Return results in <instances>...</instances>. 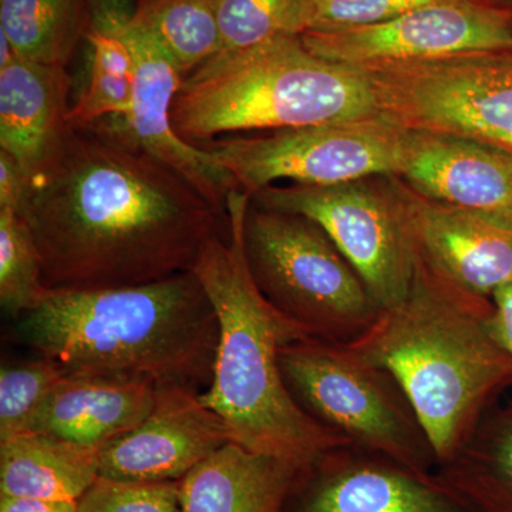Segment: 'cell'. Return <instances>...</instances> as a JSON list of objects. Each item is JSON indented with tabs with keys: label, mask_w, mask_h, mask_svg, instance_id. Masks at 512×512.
Masks as SVG:
<instances>
[{
	"label": "cell",
	"mask_w": 512,
	"mask_h": 512,
	"mask_svg": "<svg viewBox=\"0 0 512 512\" xmlns=\"http://www.w3.org/2000/svg\"><path fill=\"white\" fill-rule=\"evenodd\" d=\"M510 2L512 3V0H510Z\"/></svg>",
	"instance_id": "obj_33"
},
{
	"label": "cell",
	"mask_w": 512,
	"mask_h": 512,
	"mask_svg": "<svg viewBox=\"0 0 512 512\" xmlns=\"http://www.w3.org/2000/svg\"><path fill=\"white\" fill-rule=\"evenodd\" d=\"M362 69L372 80L384 119L512 154V50Z\"/></svg>",
	"instance_id": "obj_9"
},
{
	"label": "cell",
	"mask_w": 512,
	"mask_h": 512,
	"mask_svg": "<svg viewBox=\"0 0 512 512\" xmlns=\"http://www.w3.org/2000/svg\"><path fill=\"white\" fill-rule=\"evenodd\" d=\"M89 26V0H0V32L16 55L66 67Z\"/></svg>",
	"instance_id": "obj_23"
},
{
	"label": "cell",
	"mask_w": 512,
	"mask_h": 512,
	"mask_svg": "<svg viewBox=\"0 0 512 512\" xmlns=\"http://www.w3.org/2000/svg\"><path fill=\"white\" fill-rule=\"evenodd\" d=\"M30 180L5 151H0V208L20 212L28 198Z\"/></svg>",
	"instance_id": "obj_30"
},
{
	"label": "cell",
	"mask_w": 512,
	"mask_h": 512,
	"mask_svg": "<svg viewBox=\"0 0 512 512\" xmlns=\"http://www.w3.org/2000/svg\"><path fill=\"white\" fill-rule=\"evenodd\" d=\"M66 67L16 55L0 64V151L9 154L30 183L55 161L69 133Z\"/></svg>",
	"instance_id": "obj_17"
},
{
	"label": "cell",
	"mask_w": 512,
	"mask_h": 512,
	"mask_svg": "<svg viewBox=\"0 0 512 512\" xmlns=\"http://www.w3.org/2000/svg\"><path fill=\"white\" fill-rule=\"evenodd\" d=\"M493 315L491 299L460 291L420 261L406 298L345 343L396 377L439 467L456 456L491 403L512 386V357L495 338Z\"/></svg>",
	"instance_id": "obj_4"
},
{
	"label": "cell",
	"mask_w": 512,
	"mask_h": 512,
	"mask_svg": "<svg viewBox=\"0 0 512 512\" xmlns=\"http://www.w3.org/2000/svg\"><path fill=\"white\" fill-rule=\"evenodd\" d=\"M375 117L366 70L313 55L301 36L212 57L185 77L171 110L175 131L191 144Z\"/></svg>",
	"instance_id": "obj_5"
},
{
	"label": "cell",
	"mask_w": 512,
	"mask_h": 512,
	"mask_svg": "<svg viewBox=\"0 0 512 512\" xmlns=\"http://www.w3.org/2000/svg\"><path fill=\"white\" fill-rule=\"evenodd\" d=\"M231 441L224 421L201 393L157 389L153 412L100 450V477L138 483L181 481Z\"/></svg>",
	"instance_id": "obj_14"
},
{
	"label": "cell",
	"mask_w": 512,
	"mask_h": 512,
	"mask_svg": "<svg viewBox=\"0 0 512 512\" xmlns=\"http://www.w3.org/2000/svg\"><path fill=\"white\" fill-rule=\"evenodd\" d=\"M77 512H183L180 481L138 483L99 477L80 498Z\"/></svg>",
	"instance_id": "obj_28"
},
{
	"label": "cell",
	"mask_w": 512,
	"mask_h": 512,
	"mask_svg": "<svg viewBox=\"0 0 512 512\" xmlns=\"http://www.w3.org/2000/svg\"><path fill=\"white\" fill-rule=\"evenodd\" d=\"M49 291L29 225L9 208H0V305L12 318L35 308Z\"/></svg>",
	"instance_id": "obj_25"
},
{
	"label": "cell",
	"mask_w": 512,
	"mask_h": 512,
	"mask_svg": "<svg viewBox=\"0 0 512 512\" xmlns=\"http://www.w3.org/2000/svg\"><path fill=\"white\" fill-rule=\"evenodd\" d=\"M100 450L42 433L0 441V495L79 501L100 477Z\"/></svg>",
	"instance_id": "obj_21"
},
{
	"label": "cell",
	"mask_w": 512,
	"mask_h": 512,
	"mask_svg": "<svg viewBox=\"0 0 512 512\" xmlns=\"http://www.w3.org/2000/svg\"><path fill=\"white\" fill-rule=\"evenodd\" d=\"M49 289H114L192 271L228 224L183 175L93 124L72 127L19 212Z\"/></svg>",
	"instance_id": "obj_1"
},
{
	"label": "cell",
	"mask_w": 512,
	"mask_h": 512,
	"mask_svg": "<svg viewBox=\"0 0 512 512\" xmlns=\"http://www.w3.org/2000/svg\"><path fill=\"white\" fill-rule=\"evenodd\" d=\"M249 202L251 195L239 188L229 194L228 237L208 239L192 268L220 326L214 375L201 400L221 417L234 443L303 467L352 443L303 412L286 387L279 353L311 335L256 288L242 247Z\"/></svg>",
	"instance_id": "obj_3"
},
{
	"label": "cell",
	"mask_w": 512,
	"mask_h": 512,
	"mask_svg": "<svg viewBox=\"0 0 512 512\" xmlns=\"http://www.w3.org/2000/svg\"><path fill=\"white\" fill-rule=\"evenodd\" d=\"M439 2L446 0H309L303 33L377 25Z\"/></svg>",
	"instance_id": "obj_29"
},
{
	"label": "cell",
	"mask_w": 512,
	"mask_h": 512,
	"mask_svg": "<svg viewBox=\"0 0 512 512\" xmlns=\"http://www.w3.org/2000/svg\"><path fill=\"white\" fill-rule=\"evenodd\" d=\"M279 365L293 400L323 427L413 470L437 471L426 430L389 370L313 336L284 346Z\"/></svg>",
	"instance_id": "obj_7"
},
{
	"label": "cell",
	"mask_w": 512,
	"mask_h": 512,
	"mask_svg": "<svg viewBox=\"0 0 512 512\" xmlns=\"http://www.w3.org/2000/svg\"><path fill=\"white\" fill-rule=\"evenodd\" d=\"M437 474L480 512H512V404L485 414Z\"/></svg>",
	"instance_id": "obj_22"
},
{
	"label": "cell",
	"mask_w": 512,
	"mask_h": 512,
	"mask_svg": "<svg viewBox=\"0 0 512 512\" xmlns=\"http://www.w3.org/2000/svg\"><path fill=\"white\" fill-rule=\"evenodd\" d=\"M67 375L62 365L40 356L0 370V441L28 433L36 414Z\"/></svg>",
	"instance_id": "obj_27"
},
{
	"label": "cell",
	"mask_w": 512,
	"mask_h": 512,
	"mask_svg": "<svg viewBox=\"0 0 512 512\" xmlns=\"http://www.w3.org/2000/svg\"><path fill=\"white\" fill-rule=\"evenodd\" d=\"M400 177L427 200L512 227V154L508 151L467 137L410 130Z\"/></svg>",
	"instance_id": "obj_15"
},
{
	"label": "cell",
	"mask_w": 512,
	"mask_h": 512,
	"mask_svg": "<svg viewBox=\"0 0 512 512\" xmlns=\"http://www.w3.org/2000/svg\"><path fill=\"white\" fill-rule=\"evenodd\" d=\"M414 192V191H413ZM420 261L460 291L491 299L512 281V227L400 191Z\"/></svg>",
	"instance_id": "obj_16"
},
{
	"label": "cell",
	"mask_w": 512,
	"mask_h": 512,
	"mask_svg": "<svg viewBox=\"0 0 512 512\" xmlns=\"http://www.w3.org/2000/svg\"><path fill=\"white\" fill-rule=\"evenodd\" d=\"M133 22L156 39L183 79L222 52L214 0H138Z\"/></svg>",
	"instance_id": "obj_24"
},
{
	"label": "cell",
	"mask_w": 512,
	"mask_h": 512,
	"mask_svg": "<svg viewBox=\"0 0 512 512\" xmlns=\"http://www.w3.org/2000/svg\"><path fill=\"white\" fill-rule=\"evenodd\" d=\"M134 9L130 0H89V73L76 103L70 107L72 127H87L130 111L134 89V56L128 26Z\"/></svg>",
	"instance_id": "obj_20"
},
{
	"label": "cell",
	"mask_w": 512,
	"mask_h": 512,
	"mask_svg": "<svg viewBox=\"0 0 512 512\" xmlns=\"http://www.w3.org/2000/svg\"><path fill=\"white\" fill-rule=\"evenodd\" d=\"M157 389L120 377L67 373L30 424L80 446L103 448L136 429L153 412Z\"/></svg>",
	"instance_id": "obj_18"
},
{
	"label": "cell",
	"mask_w": 512,
	"mask_h": 512,
	"mask_svg": "<svg viewBox=\"0 0 512 512\" xmlns=\"http://www.w3.org/2000/svg\"><path fill=\"white\" fill-rule=\"evenodd\" d=\"M222 52H239L282 36H301L309 0H214Z\"/></svg>",
	"instance_id": "obj_26"
},
{
	"label": "cell",
	"mask_w": 512,
	"mask_h": 512,
	"mask_svg": "<svg viewBox=\"0 0 512 512\" xmlns=\"http://www.w3.org/2000/svg\"><path fill=\"white\" fill-rule=\"evenodd\" d=\"M242 247L256 288L313 338L349 343L382 308L316 222L249 202Z\"/></svg>",
	"instance_id": "obj_6"
},
{
	"label": "cell",
	"mask_w": 512,
	"mask_h": 512,
	"mask_svg": "<svg viewBox=\"0 0 512 512\" xmlns=\"http://www.w3.org/2000/svg\"><path fill=\"white\" fill-rule=\"evenodd\" d=\"M370 180L269 185L251 195V202L316 222L356 269L383 311L406 298L419 272L420 256L402 194L383 191Z\"/></svg>",
	"instance_id": "obj_10"
},
{
	"label": "cell",
	"mask_w": 512,
	"mask_h": 512,
	"mask_svg": "<svg viewBox=\"0 0 512 512\" xmlns=\"http://www.w3.org/2000/svg\"><path fill=\"white\" fill-rule=\"evenodd\" d=\"M313 55L348 66L424 62L512 50V13L488 0H446L362 28L306 32Z\"/></svg>",
	"instance_id": "obj_11"
},
{
	"label": "cell",
	"mask_w": 512,
	"mask_h": 512,
	"mask_svg": "<svg viewBox=\"0 0 512 512\" xmlns=\"http://www.w3.org/2000/svg\"><path fill=\"white\" fill-rule=\"evenodd\" d=\"M26 348L67 373L120 377L204 393L220 326L194 271L114 289H49L16 318Z\"/></svg>",
	"instance_id": "obj_2"
},
{
	"label": "cell",
	"mask_w": 512,
	"mask_h": 512,
	"mask_svg": "<svg viewBox=\"0 0 512 512\" xmlns=\"http://www.w3.org/2000/svg\"><path fill=\"white\" fill-rule=\"evenodd\" d=\"M127 36L134 56L130 111L127 116L109 117L96 124L170 165L190 181L222 217L228 218V197L237 185L227 171L212 161L207 151L178 136L173 126L171 110L183 76L156 39L133 19Z\"/></svg>",
	"instance_id": "obj_13"
},
{
	"label": "cell",
	"mask_w": 512,
	"mask_h": 512,
	"mask_svg": "<svg viewBox=\"0 0 512 512\" xmlns=\"http://www.w3.org/2000/svg\"><path fill=\"white\" fill-rule=\"evenodd\" d=\"M409 128L384 117L198 143L239 190L254 195L276 181L338 185L402 173Z\"/></svg>",
	"instance_id": "obj_8"
},
{
	"label": "cell",
	"mask_w": 512,
	"mask_h": 512,
	"mask_svg": "<svg viewBox=\"0 0 512 512\" xmlns=\"http://www.w3.org/2000/svg\"><path fill=\"white\" fill-rule=\"evenodd\" d=\"M298 466L234 441L180 481L183 512H281Z\"/></svg>",
	"instance_id": "obj_19"
},
{
	"label": "cell",
	"mask_w": 512,
	"mask_h": 512,
	"mask_svg": "<svg viewBox=\"0 0 512 512\" xmlns=\"http://www.w3.org/2000/svg\"><path fill=\"white\" fill-rule=\"evenodd\" d=\"M79 501L0 495V512H77Z\"/></svg>",
	"instance_id": "obj_32"
},
{
	"label": "cell",
	"mask_w": 512,
	"mask_h": 512,
	"mask_svg": "<svg viewBox=\"0 0 512 512\" xmlns=\"http://www.w3.org/2000/svg\"><path fill=\"white\" fill-rule=\"evenodd\" d=\"M491 301L494 303L491 326L495 338L512 357V281L501 286Z\"/></svg>",
	"instance_id": "obj_31"
},
{
	"label": "cell",
	"mask_w": 512,
	"mask_h": 512,
	"mask_svg": "<svg viewBox=\"0 0 512 512\" xmlns=\"http://www.w3.org/2000/svg\"><path fill=\"white\" fill-rule=\"evenodd\" d=\"M281 512H480L434 473L345 444L299 468Z\"/></svg>",
	"instance_id": "obj_12"
}]
</instances>
